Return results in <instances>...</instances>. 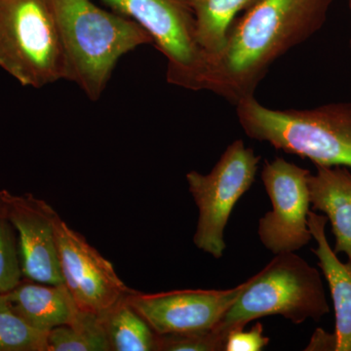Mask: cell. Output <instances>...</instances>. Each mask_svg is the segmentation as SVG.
<instances>
[{
  "mask_svg": "<svg viewBox=\"0 0 351 351\" xmlns=\"http://www.w3.org/2000/svg\"><path fill=\"white\" fill-rule=\"evenodd\" d=\"M332 0H260L234 20L223 51L205 62L198 83L233 105L254 96L279 58L316 34Z\"/></svg>",
  "mask_w": 351,
  "mask_h": 351,
  "instance_id": "obj_1",
  "label": "cell"
},
{
  "mask_svg": "<svg viewBox=\"0 0 351 351\" xmlns=\"http://www.w3.org/2000/svg\"><path fill=\"white\" fill-rule=\"evenodd\" d=\"M48 351H110L101 316L80 309L71 324L48 332Z\"/></svg>",
  "mask_w": 351,
  "mask_h": 351,
  "instance_id": "obj_17",
  "label": "cell"
},
{
  "mask_svg": "<svg viewBox=\"0 0 351 351\" xmlns=\"http://www.w3.org/2000/svg\"><path fill=\"white\" fill-rule=\"evenodd\" d=\"M0 68L22 86L66 80V62L47 0H0Z\"/></svg>",
  "mask_w": 351,
  "mask_h": 351,
  "instance_id": "obj_5",
  "label": "cell"
},
{
  "mask_svg": "<svg viewBox=\"0 0 351 351\" xmlns=\"http://www.w3.org/2000/svg\"><path fill=\"white\" fill-rule=\"evenodd\" d=\"M260 0H188L195 22L196 43L205 62L223 51L228 32L239 13Z\"/></svg>",
  "mask_w": 351,
  "mask_h": 351,
  "instance_id": "obj_15",
  "label": "cell"
},
{
  "mask_svg": "<svg viewBox=\"0 0 351 351\" xmlns=\"http://www.w3.org/2000/svg\"><path fill=\"white\" fill-rule=\"evenodd\" d=\"M126 298L101 315L110 351H156V332Z\"/></svg>",
  "mask_w": 351,
  "mask_h": 351,
  "instance_id": "obj_16",
  "label": "cell"
},
{
  "mask_svg": "<svg viewBox=\"0 0 351 351\" xmlns=\"http://www.w3.org/2000/svg\"><path fill=\"white\" fill-rule=\"evenodd\" d=\"M112 11L143 27L167 59V82L198 91L205 55L195 38L188 0H103Z\"/></svg>",
  "mask_w": 351,
  "mask_h": 351,
  "instance_id": "obj_7",
  "label": "cell"
},
{
  "mask_svg": "<svg viewBox=\"0 0 351 351\" xmlns=\"http://www.w3.org/2000/svg\"><path fill=\"white\" fill-rule=\"evenodd\" d=\"M270 339L263 336V326L256 323L248 331L245 327L233 328L226 336L225 351H261L269 346Z\"/></svg>",
  "mask_w": 351,
  "mask_h": 351,
  "instance_id": "obj_21",
  "label": "cell"
},
{
  "mask_svg": "<svg viewBox=\"0 0 351 351\" xmlns=\"http://www.w3.org/2000/svg\"><path fill=\"white\" fill-rule=\"evenodd\" d=\"M243 288L244 283L228 290L135 291L126 301L157 335L186 334L214 329Z\"/></svg>",
  "mask_w": 351,
  "mask_h": 351,
  "instance_id": "obj_10",
  "label": "cell"
},
{
  "mask_svg": "<svg viewBox=\"0 0 351 351\" xmlns=\"http://www.w3.org/2000/svg\"><path fill=\"white\" fill-rule=\"evenodd\" d=\"M235 106L249 138L308 159L316 167L351 168V103L272 110L252 96Z\"/></svg>",
  "mask_w": 351,
  "mask_h": 351,
  "instance_id": "obj_3",
  "label": "cell"
},
{
  "mask_svg": "<svg viewBox=\"0 0 351 351\" xmlns=\"http://www.w3.org/2000/svg\"><path fill=\"white\" fill-rule=\"evenodd\" d=\"M56 21L66 80L75 83L91 101L107 88L119 60L138 47L152 44L137 23L93 0H47Z\"/></svg>",
  "mask_w": 351,
  "mask_h": 351,
  "instance_id": "obj_2",
  "label": "cell"
},
{
  "mask_svg": "<svg viewBox=\"0 0 351 351\" xmlns=\"http://www.w3.org/2000/svg\"><path fill=\"white\" fill-rule=\"evenodd\" d=\"M260 160L243 141L237 140L226 147L209 174L191 171L186 176L199 210L193 243L217 260L225 253V230L230 215L255 182Z\"/></svg>",
  "mask_w": 351,
  "mask_h": 351,
  "instance_id": "obj_6",
  "label": "cell"
},
{
  "mask_svg": "<svg viewBox=\"0 0 351 351\" xmlns=\"http://www.w3.org/2000/svg\"><path fill=\"white\" fill-rule=\"evenodd\" d=\"M55 232L64 283L80 311L101 315L135 292L120 279L112 263L60 216Z\"/></svg>",
  "mask_w": 351,
  "mask_h": 351,
  "instance_id": "obj_9",
  "label": "cell"
},
{
  "mask_svg": "<svg viewBox=\"0 0 351 351\" xmlns=\"http://www.w3.org/2000/svg\"><path fill=\"white\" fill-rule=\"evenodd\" d=\"M313 210L326 215L335 237V253L346 254L351 265V173L348 168L316 167L308 177Z\"/></svg>",
  "mask_w": 351,
  "mask_h": 351,
  "instance_id": "obj_14",
  "label": "cell"
},
{
  "mask_svg": "<svg viewBox=\"0 0 351 351\" xmlns=\"http://www.w3.org/2000/svg\"><path fill=\"white\" fill-rule=\"evenodd\" d=\"M0 199L17 230L23 277L40 283H64L55 232L56 210L32 193L17 195L2 189Z\"/></svg>",
  "mask_w": 351,
  "mask_h": 351,
  "instance_id": "obj_11",
  "label": "cell"
},
{
  "mask_svg": "<svg viewBox=\"0 0 351 351\" xmlns=\"http://www.w3.org/2000/svg\"><path fill=\"white\" fill-rule=\"evenodd\" d=\"M23 279L18 233L0 199V294H6Z\"/></svg>",
  "mask_w": 351,
  "mask_h": 351,
  "instance_id": "obj_19",
  "label": "cell"
},
{
  "mask_svg": "<svg viewBox=\"0 0 351 351\" xmlns=\"http://www.w3.org/2000/svg\"><path fill=\"white\" fill-rule=\"evenodd\" d=\"M328 219L309 211L308 228L317 243L311 249L318 258V267L329 285L334 304L336 325L330 334L332 351H351V265L339 260L327 239Z\"/></svg>",
  "mask_w": 351,
  "mask_h": 351,
  "instance_id": "obj_12",
  "label": "cell"
},
{
  "mask_svg": "<svg viewBox=\"0 0 351 351\" xmlns=\"http://www.w3.org/2000/svg\"><path fill=\"white\" fill-rule=\"evenodd\" d=\"M309 175L311 171L282 157L263 165L261 178L272 210L258 221V234L274 255L297 252L313 239L308 228Z\"/></svg>",
  "mask_w": 351,
  "mask_h": 351,
  "instance_id": "obj_8",
  "label": "cell"
},
{
  "mask_svg": "<svg viewBox=\"0 0 351 351\" xmlns=\"http://www.w3.org/2000/svg\"><path fill=\"white\" fill-rule=\"evenodd\" d=\"M226 336L216 328L195 332L157 335L156 351H225Z\"/></svg>",
  "mask_w": 351,
  "mask_h": 351,
  "instance_id": "obj_20",
  "label": "cell"
},
{
  "mask_svg": "<svg viewBox=\"0 0 351 351\" xmlns=\"http://www.w3.org/2000/svg\"><path fill=\"white\" fill-rule=\"evenodd\" d=\"M6 295L13 311L20 317L43 332L71 324L80 313L64 283H40L23 277Z\"/></svg>",
  "mask_w": 351,
  "mask_h": 351,
  "instance_id": "obj_13",
  "label": "cell"
},
{
  "mask_svg": "<svg viewBox=\"0 0 351 351\" xmlns=\"http://www.w3.org/2000/svg\"><path fill=\"white\" fill-rule=\"evenodd\" d=\"M47 335L27 324L0 294V351H48Z\"/></svg>",
  "mask_w": 351,
  "mask_h": 351,
  "instance_id": "obj_18",
  "label": "cell"
},
{
  "mask_svg": "<svg viewBox=\"0 0 351 351\" xmlns=\"http://www.w3.org/2000/svg\"><path fill=\"white\" fill-rule=\"evenodd\" d=\"M350 10H351V0H350ZM350 48H351V38H350Z\"/></svg>",
  "mask_w": 351,
  "mask_h": 351,
  "instance_id": "obj_22",
  "label": "cell"
},
{
  "mask_svg": "<svg viewBox=\"0 0 351 351\" xmlns=\"http://www.w3.org/2000/svg\"><path fill=\"white\" fill-rule=\"evenodd\" d=\"M329 313L320 272L293 252L276 255L245 281L239 297L215 328L228 336L233 328L267 316H282L299 325L319 321Z\"/></svg>",
  "mask_w": 351,
  "mask_h": 351,
  "instance_id": "obj_4",
  "label": "cell"
}]
</instances>
